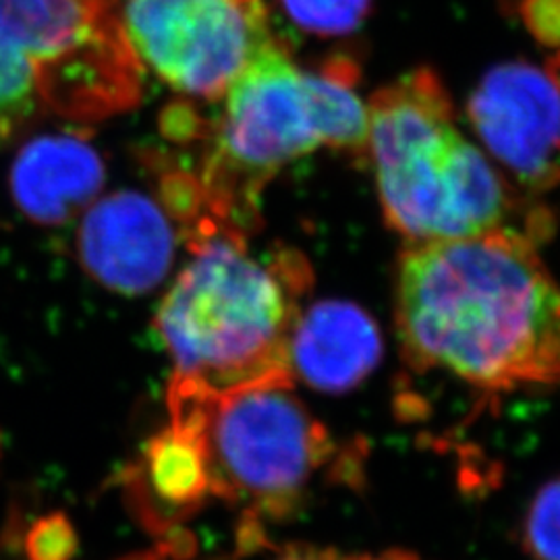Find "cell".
I'll return each mask as SVG.
<instances>
[{
  "instance_id": "6da1fadb",
  "label": "cell",
  "mask_w": 560,
  "mask_h": 560,
  "mask_svg": "<svg viewBox=\"0 0 560 560\" xmlns=\"http://www.w3.org/2000/svg\"><path fill=\"white\" fill-rule=\"evenodd\" d=\"M395 301L402 353L421 372L483 390L560 382V287L523 231L409 243Z\"/></svg>"
},
{
  "instance_id": "7a4b0ae2",
  "label": "cell",
  "mask_w": 560,
  "mask_h": 560,
  "mask_svg": "<svg viewBox=\"0 0 560 560\" xmlns=\"http://www.w3.org/2000/svg\"><path fill=\"white\" fill-rule=\"evenodd\" d=\"M358 75L349 57L303 69L277 36L261 42L222 96L198 175L214 221L245 233L258 219L264 185L318 148L365 154L370 115Z\"/></svg>"
},
{
  "instance_id": "3957f363",
  "label": "cell",
  "mask_w": 560,
  "mask_h": 560,
  "mask_svg": "<svg viewBox=\"0 0 560 560\" xmlns=\"http://www.w3.org/2000/svg\"><path fill=\"white\" fill-rule=\"evenodd\" d=\"M156 314L173 378L210 390L293 378L289 340L300 318L307 266L298 254L256 258L245 233L224 229L189 245Z\"/></svg>"
},
{
  "instance_id": "277c9868",
  "label": "cell",
  "mask_w": 560,
  "mask_h": 560,
  "mask_svg": "<svg viewBox=\"0 0 560 560\" xmlns=\"http://www.w3.org/2000/svg\"><path fill=\"white\" fill-rule=\"evenodd\" d=\"M368 115L365 152L374 162L382 210L409 243L517 229L509 222L515 200L506 183L460 133L434 71L418 69L382 88Z\"/></svg>"
},
{
  "instance_id": "5b68a950",
  "label": "cell",
  "mask_w": 560,
  "mask_h": 560,
  "mask_svg": "<svg viewBox=\"0 0 560 560\" xmlns=\"http://www.w3.org/2000/svg\"><path fill=\"white\" fill-rule=\"evenodd\" d=\"M166 407L168 423L200 448L210 499L237 509L240 527L287 520L337 453L293 393V378L226 390L171 378Z\"/></svg>"
},
{
  "instance_id": "8992f818",
  "label": "cell",
  "mask_w": 560,
  "mask_h": 560,
  "mask_svg": "<svg viewBox=\"0 0 560 560\" xmlns=\"http://www.w3.org/2000/svg\"><path fill=\"white\" fill-rule=\"evenodd\" d=\"M0 34L34 65L42 115L102 120L140 104L120 0H0Z\"/></svg>"
},
{
  "instance_id": "52a82bcc",
  "label": "cell",
  "mask_w": 560,
  "mask_h": 560,
  "mask_svg": "<svg viewBox=\"0 0 560 560\" xmlns=\"http://www.w3.org/2000/svg\"><path fill=\"white\" fill-rule=\"evenodd\" d=\"M143 69L189 98L219 101L272 32L264 0H125Z\"/></svg>"
},
{
  "instance_id": "ba28073f",
  "label": "cell",
  "mask_w": 560,
  "mask_h": 560,
  "mask_svg": "<svg viewBox=\"0 0 560 560\" xmlns=\"http://www.w3.org/2000/svg\"><path fill=\"white\" fill-rule=\"evenodd\" d=\"M486 148L536 189L560 185V81L552 69L506 62L492 69L469 101Z\"/></svg>"
},
{
  "instance_id": "9c48e42d",
  "label": "cell",
  "mask_w": 560,
  "mask_h": 560,
  "mask_svg": "<svg viewBox=\"0 0 560 560\" xmlns=\"http://www.w3.org/2000/svg\"><path fill=\"white\" fill-rule=\"evenodd\" d=\"M177 249L166 208L138 191H115L94 201L78 231L81 266L104 287L141 295L168 277Z\"/></svg>"
},
{
  "instance_id": "30bf717a",
  "label": "cell",
  "mask_w": 560,
  "mask_h": 560,
  "mask_svg": "<svg viewBox=\"0 0 560 560\" xmlns=\"http://www.w3.org/2000/svg\"><path fill=\"white\" fill-rule=\"evenodd\" d=\"M106 164L92 141L60 131L25 141L13 159L9 191L27 221L62 224L101 196Z\"/></svg>"
},
{
  "instance_id": "8fae6325",
  "label": "cell",
  "mask_w": 560,
  "mask_h": 560,
  "mask_svg": "<svg viewBox=\"0 0 560 560\" xmlns=\"http://www.w3.org/2000/svg\"><path fill=\"white\" fill-rule=\"evenodd\" d=\"M376 322L342 301L316 303L295 322L289 340V368L301 381L326 393L358 386L381 360Z\"/></svg>"
},
{
  "instance_id": "7c38bea8",
  "label": "cell",
  "mask_w": 560,
  "mask_h": 560,
  "mask_svg": "<svg viewBox=\"0 0 560 560\" xmlns=\"http://www.w3.org/2000/svg\"><path fill=\"white\" fill-rule=\"evenodd\" d=\"M122 486L141 523L161 538L179 534L180 521L210 499L200 448L173 423L145 444L140 459L122 474Z\"/></svg>"
},
{
  "instance_id": "4fadbf2b",
  "label": "cell",
  "mask_w": 560,
  "mask_h": 560,
  "mask_svg": "<svg viewBox=\"0 0 560 560\" xmlns=\"http://www.w3.org/2000/svg\"><path fill=\"white\" fill-rule=\"evenodd\" d=\"M42 115L38 75L20 48L0 34V140Z\"/></svg>"
},
{
  "instance_id": "5bb4252c",
  "label": "cell",
  "mask_w": 560,
  "mask_h": 560,
  "mask_svg": "<svg viewBox=\"0 0 560 560\" xmlns=\"http://www.w3.org/2000/svg\"><path fill=\"white\" fill-rule=\"evenodd\" d=\"M279 4L287 20L316 38L353 34L372 9V0H279Z\"/></svg>"
},
{
  "instance_id": "9a60e30c",
  "label": "cell",
  "mask_w": 560,
  "mask_h": 560,
  "mask_svg": "<svg viewBox=\"0 0 560 560\" xmlns=\"http://www.w3.org/2000/svg\"><path fill=\"white\" fill-rule=\"evenodd\" d=\"M523 548L534 560H560V478L541 486L529 502Z\"/></svg>"
},
{
  "instance_id": "2e32d148",
  "label": "cell",
  "mask_w": 560,
  "mask_h": 560,
  "mask_svg": "<svg viewBox=\"0 0 560 560\" xmlns=\"http://www.w3.org/2000/svg\"><path fill=\"white\" fill-rule=\"evenodd\" d=\"M75 550L71 523L62 517L40 520L27 534L30 560H69Z\"/></svg>"
},
{
  "instance_id": "e0dca14e",
  "label": "cell",
  "mask_w": 560,
  "mask_h": 560,
  "mask_svg": "<svg viewBox=\"0 0 560 560\" xmlns=\"http://www.w3.org/2000/svg\"><path fill=\"white\" fill-rule=\"evenodd\" d=\"M521 18L534 38L557 55L560 65V0H521Z\"/></svg>"
},
{
  "instance_id": "ac0fdd59",
  "label": "cell",
  "mask_w": 560,
  "mask_h": 560,
  "mask_svg": "<svg viewBox=\"0 0 560 560\" xmlns=\"http://www.w3.org/2000/svg\"><path fill=\"white\" fill-rule=\"evenodd\" d=\"M189 552H191V536L179 532V534L161 538V541L150 550L136 552L119 560H185L189 557Z\"/></svg>"
},
{
  "instance_id": "d6986e66",
  "label": "cell",
  "mask_w": 560,
  "mask_h": 560,
  "mask_svg": "<svg viewBox=\"0 0 560 560\" xmlns=\"http://www.w3.org/2000/svg\"><path fill=\"white\" fill-rule=\"evenodd\" d=\"M316 560H421L416 555L407 552H382V555H347L330 548H318L316 546Z\"/></svg>"
}]
</instances>
